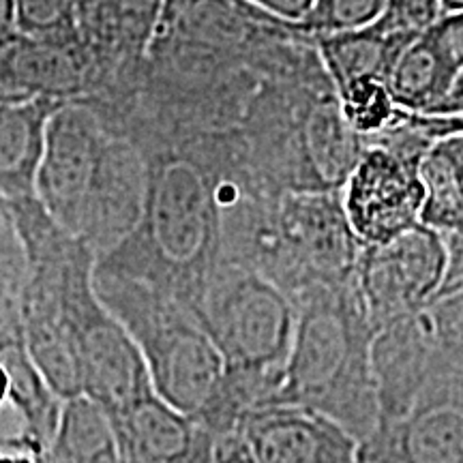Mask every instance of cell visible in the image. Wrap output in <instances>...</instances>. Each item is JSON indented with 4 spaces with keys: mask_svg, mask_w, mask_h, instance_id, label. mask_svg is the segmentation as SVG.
Wrapping results in <instances>:
<instances>
[{
    "mask_svg": "<svg viewBox=\"0 0 463 463\" xmlns=\"http://www.w3.org/2000/svg\"><path fill=\"white\" fill-rule=\"evenodd\" d=\"M97 256L78 241L58 279V317L80 372L82 395L112 416L155 392L140 347L97 297Z\"/></svg>",
    "mask_w": 463,
    "mask_h": 463,
    "instance_id": "4",
    "label": "cell"
},
{
    "mask_svg": "<svg viewBox=\"0 0 463 463\" xmlns=\"http://www.w3.org/2000/svg\"><path fill=\"white\" fill-rule=\"evenodd\" d=\"M425 204L420 223L442 236L449 269L438 297L463 286V136L439 137L420 164ZM436 297V298H438Z\"/></svg>",
    "mask_w": 463,
    "mask_h": 463,
    "instance_id": "14",
    "label": "cell"
},
{
    "mask_svg": "<svg viewBox=\"0 0 463 463\" xmlns=\"http://www.w3.org/2000/svg\"><path fill=\"white\" fill-rule=\"evenodd\" d=\"M258 14L281 22L288 26H298L307 20V15L314 9L316 0H242Z\"/></svg>",
    "mask_w": 463,
    "mask_h": 463,
    "instance_id": "28",
    "label": "cell"
},
{
    "mask_svg": "<svg viewBox=\"0 0 463 463\" xmlns=\"http://www.w3.org/2000/svg\"><path fill=\"white\" fill-rule=\"evenodd\" d=\"M108 137L97 114L78 103H61L45 127L34 198L73 236H78L86 198L95 183Z\"/></svg>",
    "mask_w": 463,
    "mask_h": 463,
    "instance_id": "8",
    "label": "cell"
},
{
    "mask_svg": "<svg viewBox=\"0 0 463 463\" xmlns=\"http://www.w3.org/2000/svg\"><path fill=\"white\" fill-rule=\"evenodd\" d=\"M194 3V0H165V7H164V20H161V33L159 37H164L172 31L174 26H176V22L181 20L184 11H187L189 5Z\"/></svg>",
    "mask_w": 463,
    "mask_h": 463,
    "instance_id": "34",
    "label": "cell"
},
{
    "mask_svg": "<svg viewBox=\"0 0 463 463\" xmlns=\"http://www.w3.org/2000/svg\"><path fill=\"white\" fill-rule=\"evenodd\" d=\"M20 34L15 26V0H0V52L11 48Z\"/></svg>",
    "mask_w": 463,
    "mask_h": 463,
    "instance_id": "33",
    "label": "cell"
},
{
    "mask_svg": "<svg viewBox=\"0 0 463 463\" xmlns=\"http://www.w3.org/2000/svg\"><path fill=\"white\" fill-rule=\"evenodd\" d=\"M48 463H120L112 422L84 395L62 403Z\"/></svg>",
    "mask_w": 463,
    "mask_h": 463,
    "instance_id": "20",
    "label": "cell"
},
{
    "mask_svg": "<svg viewBox=\"0 0 463 463\" xmlns=\"http://www.w3.org/2000/svg\"><path fill=\"white\" fill-rule=\"evenodd\" d=\"M453 80L455 71L422 31L397 58L386 86L397 108L412 114H430L447 95Z\"/></svg>",
    "mask_w": 463,
    "mask_h": 463,
    "instance_id": "19",
    "label": "cell"
},
{
    "mask_svg": "<svg viewBox=\"0 0 463 463\" xmlns=\"http://www.w3.org/2000/svg\"><path fill=\"white\" fill-rule=\"evenodd\" d=\"M61 103L48 97L0 103V195L9 202L34 195L45 127Z\"/></svg>",
    "mask_w": 463,
    "mask_h": 463,
    "instance_id": "16",
    "label": "cell"
},
{
    "mask_svg": "<svg viewBox=\"0 0 463 463\" xmlns=\"http://www.w3.org/2000/svg\"><path fill=\"white\" fill-rule=\"evenodd\" d=\"M0 463H48V450L20 431L0 438Z\"/></svg>",
    "mask_w": 463,
    "mask_h": 463,
    "instance_id": "29",
    "label": "cell"
},
{
    "mask_svg": "<svg viewBox=\"0 0 463 463\" xmlns=\"http://www.w3.org/2000/svg\"><path fill=\"white\" fill-rule=\"evenodd\" d=\"M414 37V33H392L373 24L361 31L320 34L314 37V42L337 90L356 80L389 82L397 58Z\"/></svg>",
    "mask_w": 463,
    "mask_h": 463,
    "instance_id": "18",
    "label": "cell"
},
{
    "mask_svg": "<svg viewBox=\"0 0 463 463\" xmlns=\"http://www.w3.org/2000/svg\"><path fill=\"white\" fill-rule=\"evenodd\" d=\"M455 11H463V0H442V15Z\"/></svg>",
    "mask_w": 463,
    "mask_h": 463,
    "instance_id": "37",
    "label": "cell"
},
{
    "mask_svg": "<svg viewBox=\"0 0 463 463\" xmlns=\"http://www.w3.org/2000/svg\"><path fill=\"white\" fill-rule=\"evenodd\" d=\"M372 363L382 425L408 412L422 389L444 372L427 307L375 331Z\"/></svg>",
    "mask_w": 463,
    "mask_h": 463,
    "instance_id": "12",
    "label": "cell"
},
{
    "mask_svg": "<svg viewBox=\"0 0 463 463\" xmlns=\"http://www.w3.org/2000/svg\"><path fill=\"white\" fill-rule=\"evenodd\" d=\"M198 317L228 372L262 378L281 391L297 331L289 294L256 270L222 262L202 294Z\"/></svg>",
    "mask_w": 463,
    "mask_h": 463,
    "instance_id": "5",
    "label": "cell"
},
{
    "mask_svg": "<svg viewBox=\"0 0 463 463\" xmlns=\"http://www.w3.org/2000/svg\"><path fill=\"white\" fill-rule=\"evenodd\" d=\"M408 123L422 133L439 140L449 136H463V114L461 116H422L408 112Z\"/></svg>",
    "mask_w": 463,
    "mask_h": 463,
    "instance_id": "30",
    "label": "cell"
},
{
    "mask_svg": "<svg viewBox=\"0 0 463 463\" xmlns=\"http://www.w3.org/2000/svg\"><path fill=\"white\" fill-rule=\"evenodd\" d=\"M97 297L140 347L157 395L198 416L215 395L225 363L200 317L161 289L131 277L97 269Z\"/></svg>",
    "mask_w": 463,
    "mask_h": 463,
    "instance_id": "3",
    "label": "cell"
},
{
    "mask_svg": "<svg viewBox=\"0 0 463 463\" xmlns=\"http://www.w3.org/2000/svg\"><path fill=\"white\" fill-rule=\"evenodd\" d=\"M442 15V0H389L384 15L375 24L392 33L419 34Z\"/></svg>",
    "mask_w": 463,
    "mask_h": 463,
    "instance_id": "26",
    "label": "cell"
},
{
    "mask_svg": "<svg viewBox=\"0 0 463 463\" xmlns=\"http://www.w3.org/2000/svg\"><path fill=\"white\" fill-rule=\"evenodd\" d=\"M337 97L344 120L364 140L389 129L403 114L392 101L389 86L380 80H356L337 89Z\"/></svg>",
    "mask_w": 463,
    "mask_h": 463,
    "instance_id": "23",
    "label": "cell"
},
{
    "mask_svg": "<svg viewBox=\"0 0 463 463\" xmlns=\"http://www.w3.org/2000/svg\"><path fill=\"white\" fill-rule=\"evenodd\" d=\"M292 300L297 331L275 403L316 410L363 447L380 425V402L372 363L375 331L356 279L311 288Z\"/></svg>",
    "mask_w": 463,
    "mask_h": 463,
    "instance_id": "2",
    "label": "cell"
},
{
    "mask_svg": "<svg viewBox=\"0 0 463 463\" xmlns=\"http://www.w3.org/2000/svg\"><path fill=\"white\" fill-rule=\"evenodd\" d=\"M97 0H15L20 39L82 43Z\"/></svg>",
    "mask_w": 463,
    "mask_h": 463,
    "instance_id": "22",
    "label": "cell"
},
{
    "mask_svg": "<svg viewBox=\"0 0 463 463\" xmlns=\"http://www.w3.org/2000/svg\"><path fill=\"white\" fill-rule=\"evenodd\" d=\"M433 142L408 123V112L364 140L367 148L341 189L345 217L363 247L389 242L420 223V164Z\"/></svg>",
    "mask_w": 463,
    "mask_h": 463,
    "instance_id": "6",
    "label": "cell"
},
{
    "mask_svg": "<svg viewBox=\"0 0 463 463\" xmlns=\"http://www.w3.org/2000/svg\"><path fill=\"white\" fill-rule=\"evenodd\" d=\"M0 364L9 373V405L20 416L24 433L50 450L65 402L50 389L28 354L17 300L0 303Z\"/></svg>",
    "mask_w": 463,
    "mask_h": 463,
    "instance_id": "15",
    "label": "cell"
},
{
    "mask_svg": "<svg viewBox=\"0 0 463 463\" xmlns=\"http://www.w3.org/2000/svg\"><path fill=\"white\" fill-rule=\"evenodd\" d=\"M463 114V69L455 75L453 84L442 97V101L431 109L430 114L422 116H461Z\"/></svg>",
    "mask_w": 463,
    "mask_h": 463,
    "instance_id": "32",
    "label": "cell"
},
{
    "mask_svg": "<svg viewBox=\"0 0 463 463\" xmlns=\"http://www.w3.org/2000/svg\"><path fill=\"white\" fill-rule=\"evenodd\" d=\"M239 433L253 463H363L352 433L300 405H264L247 416Z\"/></svg>",
    "mask_w": 463,
    "mask_h": 463,
    "instance_id": "10",
    "label": "cell"
},
{
    "mask_svg": "<svg viewBox=\"0 0 463 463\" xmlns=\"http://www.w3.org/2000/svg\"><path fill=\"white\" fill-rule=\"evenodd\" d=\"M425 34L455 75L459 73L463 69V11L439 15L436 24L427 28Z\"/></svg>",
    "mask_w": 463,
    "mask_h": 463,
    "instance_id": "27",
    "label": "cell"
},
{
    "mask_svg": "<svg viewBox=\"0 0 463 463\" xmlns=\"http://www.w3.org/2000/svg\"><path fill=\"white\" fill-rule=\"evenodd\" d=\"M26 283V251L14 206L0 195V303L17 300Z\"/></svg>",
    "mask_w": 463,
    "mask_h": 463,
    "instance_id": "25",
    "label": "cell"
},
{
    "mask_svg": "<svg viewBox=\"0 0 463 463\" xmlns=\"http://www.w3.org/2000/svg\"><path fill=\"white\" fill-rule=\"evenodd\" d=\"M363 463H463V372H442L412 408L382 422L361 447Z\"/></svg>",
    "mask_w": 463,
    "mask_h": 463,
    "instance_id": "9",
    "label": "cell"
},
{
    "mask_svg": "<svg viewBox=\"0 0 463 463\" xmlns=\"http://www.w3.org/2000/svg\"><path fill=\"white\" fill-rule=\"evenodd\" d=\"M9 395H11V382H9V373L7 369L0 364V408L9 403Z\"/></svg>",
    "mask_w": 463,
    "mask_h": 463,
    "instance_id": "35",
    "label": "cell"
},
{
    "mask_svg": "<svg viewBox=\"0 0 463 463\" xmlns=\"http://www.w3.org/2000/svg\"><path fill=\"white\" fill-rule=\"evenodd\" d=\"M148 191V159L131 142L108 137L99 170L86 198L78 239L97 258L129 239L142 222Z\"/></svg>",
    "mask_w": 463,
    "mask_h": 463,
    "instance_id": "11",
    "label": "cell"
},
{
    "mask_svg": "<svg viewBox=\"0 0 463 463\" xmlns=\"http://www.w3.org/2000/svg\"><path fill=\"white\" fill-rule=\"evenodd\" d=\"M3 82L24 97L67 101L84 86L86 61L82 43L17 39L5 52Z\"/></svg>",
    "mask_w": 463,
    "mask_h": 463,
    "instance_id": "17",
    "label": "cell"
},
{
    "mask_svg": "<svg viewBox=\"0 0 463 463\" xmlns=\"http://www.w3.org/2000/svg\"><path fill=\"white\" fill-rule=\"evenodd\" d=\"M447 269L442 236L422 223L389 242L363 247L354 279L373 331L430 305L442 288Z\"/></svg>",
    "mask_w": 463,
    "mask_h": 463,
    "instance_id": "7",
    "label": "cell"
},
{
    "mask_svg": "<svg viewBox=\"0 0 463 463\" xmlns=\"http://www.w3.org/2000/svg\"><path fill=\"white\" fill-rule=\"evenodd\" d=\"M165 0H97L89 31L108 50L142 56L161 33Z\"/></svg>",
    "mask_w": 463,
    "mask_h": 463,
    "instance_id": "21",
    "label": "cell"
},
{
    "mask_svg": "<svg viewBox=\"0 0 463 463\" xmlns=\"http://www.w3.org/2000/svg\"><path fill=\"white\" fill-rule=\"evenodd\" d=\"M386 5L389 0H316L311 14L297 28L311 37L361 31L384 15Z\"/></svg>",
    "mask_w": 463,
    "mask_h": 463,
    "instance_id": "24",
    "label": "cell"
},
{
    "mask_svg": "<svg viewBox=\"0 0 463 463\" xmlns=\"http://www.w3.org/2000/svg\"><path fill=\"white\" fill-rule=\"evenodd\" d=\"M241 170V144L230 137H204L148 159L142 222L123 245L97 258V269L157 288L198 316L222 264L223 184Z\"/></svg>",
    "mask_w": 463,
    "mask_h": 463,
    "instance_id": "1",
    "label": "cell"
},
{
    "mask_svg": "<svg viewBox=\"0 0 463 463\" xmlns=\"http://www.w3.org/2000/svg\"><path fill=\"white\" fill-rule=\"evenodd\" d=\"M211 463H253V459L241 433H230L217 438Z\"/></svg>",
    "mask_w": 463,
    "mask_h": 463,
    "instance_id": "31",
    "label": "cell"
},
{
    "mask_svg": "<svg viewBox=\"0 0 463 463\" xmlns=\"http://www.w3.org/2000/svg\"><path fill=\"white\" fill-rule=\"evenodd\" d=\"M120 463H211L217 436L157 392L108 416Z\"/></svg>",
    "mask_w": 463,
    "mask_h": 463,
    "instance_id": "13",
    "label": "cell"
},
{
    "mask_svg": "<svg viewBox=\"0 0 463 463\" xmlns=\"http://www.w3.org/2000/svg\"><path fill=\"white\" fill-rule=\"evenodd\" d=\"M14 99H24V95H20V92L11 90L9 86H5L3 82H0V103L14 101Z\"/></svg>",
    "mask_w": 463,
    "mask_h": 463,
    "instance_id": "36",
    "label": "cell"
}]
</instances>
